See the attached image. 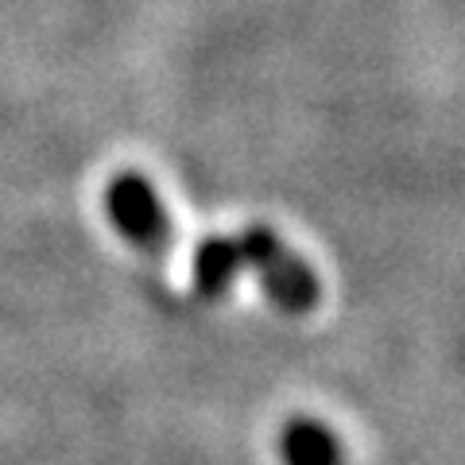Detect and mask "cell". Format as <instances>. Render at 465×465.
<instances>
[{
    "label": "cell",
    "mask_w": 465,
    "mask_h": 465,
    "mask_svg": "<svg viewBox=\"0 0 465 465\" xmlns=\"http://www.w3.org/2000/svg\"><path fill=\"white\" fill-rule=\"evenodd\" d=\"M241 268H256L272 302H280L287 314H307L318 302V280L295 252H287L283 241H275L268 229H249L237 237Z\"/></svg>",
    "instance_id": "6da1fadb"
},
{
    "label": "cell",
    "mask_w": 465,
    "mask_h": 465,
    "mask_svg": "<svg viewBox=\"0 0 465 465\" xmlns=\"http://www.w3.org/2000/svg\"><path fill=\"white\" fill-rule=\"evenodd\" d=\"M109 217L143 252H159L171 237L167 210L143 174H116L109 186Z\"/></svg>",
    "instance_id": "7a4b0ae2"
},
{
    "label": "cell",
    "mask_w": 465,
    "mask_h": 465,
    "mask_svg": "<svg viewBox=\"0 0 465 465\" xmlns=\"http://www.w3.org/2000/svg\"><path fill=\"white\" fill-rule=\"evenodd\" d=\"M283 458L287 465H341V446L322 423L295 419L283 430Z\"/></svg>",
    "instance_id": "3957f363"
},
{
    "label": "cell",
    "mask_w": 465,
    "mask_h": 465,
    "mask_svg": "<svg viewBox=\"0 0 465 465\" xmlns=\"http://www.w3.org/2000/svg\"><path fill=\"white\" fill-rule=\"evenodd\" d=\"M241 272V252H237V237H217L206 241L194 256V283L202 295H225V287L232 283V275Z\"/></svg>",
    "instance_id": "277c9868"
}]
</instances>
